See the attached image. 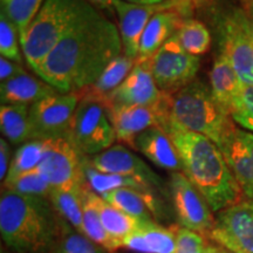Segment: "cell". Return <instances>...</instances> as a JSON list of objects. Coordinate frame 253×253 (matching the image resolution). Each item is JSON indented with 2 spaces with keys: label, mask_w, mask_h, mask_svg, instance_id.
I'll return each instance as SVG.
<instances>
[{
  "label": "cell",
  "mask_w": 253,
  "mask_h": 253,
  "mask_svg": "<svg viewBox=\"0 0 253 253\" xmlns=\"http://www.w3.org/2000/svg\"><path fill=\"white\" fill-rule=\"evenodd\" d=\"M121 52L119 28L88 2L37 75L59 93H79L91 86Z\"/></svg>",
  "instance_id": "cell-1"
},
{
  "label": "cell",
  "mask_w": 253,
  "mask_h": 253,
  "mask_svg": "<svg viewBox=\"0 0 253 253\" xmlns=\"http://www.w3.org/2000/svg\"><path fill=\"white\" fill-rule=\"evenodd\" d=\"M160 126L175 144L182 162V172L201 192L213 212L239 203L242 188L213 141L183 129L169 120L161 121Z\"/></svg>",
  "instance_id": "cell-2"
},
{
  "label": "cell",
  "mask_w": 253,
  "mask_h": 253,
  "mask_svg": "<svg viewBox=\"0 0 253 253\" xmlns=\"http://www.w3.org/2000/svg\"><path fill=\"white\" fill-rule=\"evenodd\" d=\"M49 199L4 189L0 197V232L17 253H52L61 226Z\"/></svg>",
  "instance_id": "cell-3"
},
{
  "label": "cell",
  "mask_w": 253,
  "mask_h": 253,
  "mask_svg": "<svg viewBox=\"0 0 253 253\" xmlns=\"http://www.w3.org/2000/svg\"><path fill=\"white\" fill-rule=\"evenodd\" d=\"M162 93L156 109L160 123L169 120L183 129L207 136L218 147L237 128L232 116L221 109L204 82L195 79L175 93Z\"/></svg>",
  "instance_id": "cell-4"
},
{
  "label": "cell",
  "mask_w": 253,
  "mask_h": 253,
  "mask_svg": "<svg viewBox=\"0 0 253 253\" xmlns=\"http://www.w3.org/2000/svg\"><path fill=\"white\" fill-rule=\"evenodd\" d=\"M87 5V0H45L21 43L25 60L36 74Z\"/></svg>",
  "instance_id": "cell-5"
},
{
  "label": "cell",
  "mask_w": 253,
  "mask_h": 253,
  "mask_svg": "<svg viewBox=\"0 0 253 253\" xmlns=\"http://www.w3.org/2000/svg\"><path fill=\"white\" fill-rule=\"evenodd\" d=\"M79 94L68 140L80 154L95 156L113 147L116 134L103 101L84 91Z\"/></svg>",
  "instance_id": "cell-6"
},
{
  "label": "cell",
  "mask_w": 253,
  "mask_h": 253,
  "mask_svg": "<svg viewBox=\"0 0 253 253\" xmlns=\"http://www.w3.org/2000/svg\"><path fill=\"white\" fill-rule=\"evenodd\" d=\"M220 52L227 56L244 84L253 86V36L248 15L242 8L233 9L219 23Z\"/></svg>",
  "instance_id": "cell-7"
},
{
  "label": "cell",
  "mask_w": 253,
  "mask_h": 253,
  "mask_svg": "<svg viewBox=\"0 0 253 253\" xmlns=\"http://www.w3.org/2000/svg\"><path fill=\"white\" fill-rule=\"evenodd\" d=\"M150 65L160 90L175 93L195 80L201 60L186 52L175 34L150 59Z\"/></svg>",
  "instance_id": "cell-8"
},
{
  "label": "cell",
  "mask_w": 253,
  "mask_h": 253,
  "mask_svg": "<svg viewBox=\"0 0 253 253\" xmlns=\"http://www.w3.org/2000/svg\"><path fill=\"white\" fill-rule=\"evenodd\" d=\"M84 155L68 138L45 140V151L37 170L56 189H74L86 184L84 173Z\"/></svg>",
  "instance_id": "cell-9"
},
{
  "label": "cell",
  "mask_w": 253,
  "mask_h": 253,
  "mask_svg": "<svg viewBox=\"0 0 253 253\" xmlns=\"http://www.w3.org/2000/svg\"><path fill=\"white\" fill-rule=\"evenodd\" d=\"M80 94L58 93L30 107L32 141L68 138Z\"/></svg>",
  "instance_id": "cell-10"
},
{
  "label": "cell",
  "mask_w": 253,
  "mask_h": 253,
  "mask_svg": "<svg viewBox=\"0 0 253 253\" xmlns=\"http://www.w3.org/2000/svg\"><path fill=\"white\" fill-rule=\"evenodd\" d=\"M169 189L179 225L198 233H210L214 224L213 211L188 177L182 171L171 172Z\"/></svg>",
  "instance_id": "cell-11"
},
{
  "label": "cell",
  "mask_w": 253,
  "mask_h": 253,
  "mask_svg": "<svg viewBox=\"0 0 253 253\" xmlns=\"http://www.w3.org/2000/svg\"><path fill=\"white\" fill-rule=\"evenodd\" d=\"M209 235L231 253H253V201L219 211Z\"/></svg>",
  "instance_id": "cell-12"
},
{
  "label": "cell",
  "mask_w": 253,
  "mask_h": 253,
  "mask_svg": "<svg viewBox=\"0 0 253 253\" xmlns=\"http://www.w3.org/2000/svg\"><path fill=\"white\" fill-rule=\"evenodd\" d=\"M114 8L119 18L122 52L126 56L134 60H137L142 34L155 14L167 9H175L181 13L175 0H166L157 5H137L125 0H114Z\"/></svg>",
  "instance_id": "cell-13"
},
{
  "label": "cell",
  "mask_w": 253,
  "mask_h": 253,
  "mask_svg": "<svg viewBox=\"0 0 253 253\" xmlns=\"http://www.w3.org/2000/svg\"><path fill=\"white\" fill-rule=\"evenodd\" d=\"M163 93L157 87L151 73L150 59L136 60L128 78L103 101L107 108L116 106H143L157 108Z\"/></svg>",
  "instance_id": "cell-14"
},
{
  "label": "cell",
  "mask_w": 253,
  "mask_h": 253,
  "mask_svg": "<svg viewBox=\"0 0 253 253\" xmlns=\"http://www.w3.org/2000/svg\"><path fill=\"white\" fill-rule=\"evenodd\" d=\"M89 162L99 171L132 177L153 189L163 186L162 178L142 158L122 144L113 145L109 149L95 155Z\"/></svg>",
  "instance_id": "cell-15"
},
{
  "label": "cell",
  "mask_w": 253,
  "mask_h": 253,
  "mask_svg": "<svg viewBox=\"0 0 253 253\" xmlns=\"http://www.w3.org/2000/svg\"><path fill=\"white\" fill-rule=\"evenodd\" d=\"M219 148L243 194L253 201V134L236 128Z\"/></svg>",
  "instance_id": "cell-16"
},
{
  "label": "cell",
  "mask_w": 253,
  "mask_h": 253,
  "mask_svg": "<svg viewBox=\"0 0 253 253\" xmlns=\"http://www.w3.org/2000/svg\"><path fill=\"white\" fill-rule=\"evenodd\" d=\"M108 116L116 134V140L135 150V140L141 132L160 126L156 109L143 106L109 107Z\"/></svg>",
  "instance_id": "cell-17"
},
{
  "label": "cell",
  "mask_w": 253,
  "mask_h": 253,
  "mask_svg": "<svg viewBox=\"0 0 253 253\" xmlns=\"http://www.w3.org/2000/svg\"><path fill=\"white\" fill-rule=\"evenodd\" d=\"M135 150L140 151L151 163L171 172L182 171V162L175 144L161 126L147 129L136 137Z\"/></svg>",
  "instance_id": "cell-18"
},
{
  "label": "cell",
  "mask_w": 253,
  "mask_h": 253,
  "mask_svg": "<svg viewBox=\"0 0 253 253\" xmlns=\"http://www.w3.org/2000/svg\"><path fill=\"white\" fill-rule=\"evenodd\" d=\"M210 84L213 99L221 109L231 115L244 90V84L240 81L232 63L221 52L214 59L210 72Z\"/></svg>",
  "instance_id": "cell-19"
},
{
  "label": "cell",
  "mask_w": 253,
  "mask_h": 253,
  "mask_svg": "<svg viewBox=\"0 0 253 253\" xmlns=\"http://www.w3.org/2000/svg\"><path fill=\"white\" fill-rule=\"evenodd\" d=\"M185 19L175 9H167L155 14L142 34L137 60L144 61L153 58L157 50L178 32Z\"/></svg>",
  "instance_id": "cell-20"
},
{
  "label": "cell",
  "mask_w": 253,
  "mask_h": 253,
  "mask_svg": "<svg viewBox=\"0 0 253 253\" xmlns=\"http://www.w3.org/2000/svg\"><path fill=\"white\" fill-rule=\"evenodd\" d=\"M101 197L107 203L140 220L155 221L154 217L160 216L161 204L151 191L121 188L107 192Z\"/></svg>",
  "instance_id": "cell-21"
},
{
  "label": "cell",
  "mask_w": 253,
  "mask_h": 253,
  "mask_svg": "<svg viewBox=\"0 0 253 253\" xmlns=\"http://www.w3.org/2000/svg\"><path fill=\"white\" fill-rule=\"evenodd\" d=\"M59 91L42 79H37L28 73H23L11 80L1 82L0 97L2 104H32L46 99Z\"/></svg>",
  "instance_id": "cell-22"
},
{
  "label": "cell",
  "mask_w": 253,
  "mask_h": 253,
  "mask_svg": "<svg viewBox=\"0 0 253 253\" xmlns=\"http://www.w3.org/2000/svg\"><path fill=\"white\" fill-rule=\"evenodd\" d=\"M122 248L137 253H175V229H167L155 221H145L140 229L122 240Z\"/></svg>",
  "instance_id": "cell-23"
},
{
  "label": "cell",
  "mask_w": 253,
  "mask_h": 253,
  "mask_svg": "<svg viewBox=\"0 0 253 253\" xmlns=\"http://www.w3.org/2000/svg\"><path fill=\"white\" fill-rule=\"evenodd\" d=\"M100 197L101 196L95 194L86 185L84 191V217L81 233L102 249L114 252L122 248V242L114 239L104 230L99 212Z\"/></svg>",
  "instance_id": "cell-24"
},
{
  "label": "cell",
  "mask_w": 253,
  "mask_h": 253,
  "mask_svg": "<svg viewBox=\"0 0 253 253\" xmlns=\"http://www.w3.org/2000/svg\"><path fill=\"white\" fill-rule=\"evenodd\" d=\"M135 65L136 60L128 58L125 54H120L108 63V66L104 68V71L91 86L81 91L94 95L104 101L116 88L121 86Z\"/></svg>",
  "instance_id": "cell-25"
},
{
  "label": "cell",
  "mask_w": 253,
  "mask_h": 253,
  "mask_svg": "<svg viewBox=\"0 0 253 253\" xmlns=\"http://www.w3.org/2000/svg\"><path fill=\"white\" fill-rule=\"evenodd\" d=\"M30 107L27 104H1L0 128L6 140L12 144L32 141Z\"/></svg>",
  "instance_id": "cell-26"
},
{
  "label": "cell",
  "mask_w": 253,
  "mask_h": 253,
  "mask_svg": "<svg viewBox=\"0 0 253 253\" xmlns=\"http://www.w3.org/2000/svg\"><path fill=\"white\" fill-rule=\"evenodd\" d=\"M84 181H86L88 188L99 196H103L107 192L121 188H132L142 190V191H151L153 190V188H150L148 184L132 178V177L99 171L91 166L89 160L86 156L84 160Z\"/></svg>",
  "instance_id": "cell-27"
},
{
  "label": "cell",
  "mask_w": 253,
  "mask_h": 253,
  "mask_svg": "<svg viewBox=\"0 0 253 253\" xmlns=\"http://www.w3.org/2000/svg\"><path fill=\"white\" fill-rule=\"evenodd\" d=\"M87 184L74 189L53 188L49 195V202L56 213L81 233L82 217H84V191Z\"/></svg>",
  "instance_id": "cell-28"
},
{
  "label": "cell",
  "mask_w": 253,
  "mask_h": 253,
  "mask_svg": "<svg viewBox=\"0 0 253 253\" xmlns=\"http://www.w3.org/2000/svg\"><path fill=\"white\" fill-rule=\"evenodd\" d=\"M99 212L104 230L114 239L122 240L135 232L145 221L137 219L130 214L123 212L120 209L107 203L102 197L99 201Z\"/></svg>",
  "instance_id": "cell-29"
},
{
  "label": "cell",
  "mask_w": 253,
  "mask_h": 253,
  "mask_svg": "<svg viewBox=\"0 0 253 253\" xmlns=\"http://www.w3.org/2000/svg\"><path fill=\"white\" fill-rule=\"evenodd\" d=\"M45 0H1V12L17 28L20 43Z\"/></svg>",
  "instance_id": "cell-30"
},
{
  "label": "cell",
  "mask_w": 253,
  "mask_h": 253,
  "mask_svg": "<svg viewBox=\"0 0 253 253\" xmlns=\"http://www.w3.org/2000/svg\"><path fill=\"white\" fill-rule=\"evenodd\" d=\"M176 36L183 48L191 55H204L210 49V31L202 21L196 19H185Z\"/></svg>",
  "instance_id": "cell-31"
},
{
  "label": "cell",
  "mask_w": 253,
  "mask_h": 253,
  "mask_svg": "<svg viewBox=\"0 0 253 253\" xmlns=\"http://www.w3.org/2000/svg\"><path fill=\"white\" fill-rule=\"evenodd\" d=\"M43 151H45V141L34 140L24 143L15 151L5 181H11L21 173L36 170L41 162Z\"/></svg>",
  "instance_id": "cell-32"
},
{
  "label": "cell",
  "mask_w": 253,
  "mask_h": 253,
  "mask_svg": "<svg viewBox=\"0 0 253 253\" xmlns=\"http://www.w3.org/2000/svg\"><path fill=\"white\" fill-rule=\"evenodd\" d=\"M2 188L20 195L34 196V197L49 198L53 186L40 175L38 170L21 173L11 181L2 183Z\"/></svg>",
  "instance_id": "cell-33"
},
{
  "label": "cell",
  "mask_w": 253,
  "mask_h": 253,
  "mask_svg": "<svg viewBox=\"0 0 253 253\" xmlns=\"http://www.w3.org/2000/svg\"><path fill=\"white\" fill-rule=\"evenodd\" d=\"M19 34L14 25L5 13H0V53L4 58L21 63V52L19 48Z\"/></svg>",
  "instance_id": "cell-34"
},
{
  "label": "cell",
  "mask_w": 253,
  "mask_h": 253,
  "mask_svg": "<svg viewBox=\"0 0 253 253\" xmlns=\"http://www.w3.org/2000/svg\"><path fill=\"white\" fill-rule=\"evenodd\" d=\"M52 253H104L99 245L79 232L62 235Z\"/></svg>",
  "instance_id": "cell-35"
},
{
  "label": "cell",
  "mask_w": 253,
  "mask_h": 253,
  "mask_svg": "<svg viewBox=\"0 0 253 253\" xmlns=\"http://www.w3.org/2000/svg\"><path fill=\"white\" fill-rule=\"evenodd\" d=\"M231 116L243 129L253 134V86L244 87Z\"/></svg>",
  "instance_id": "cell-36"
},
{
  "label": "cell",
  "mask_w": 253,
  "mask_h": 253,
  "mask_svg": "<svg viewBox=\"0 0 253 253\" xmlns=\"http://www.w3.org/2000/svg\"><path fill=\"white\" fill-rule=\"evenodd\" d=\"M175 253H202L208 246L201 233L186 227L175 226Z\"/></svg>",
  "instance_id": "cell-37"
},
{
  "label": "cell",
  "mask_w": 253,
  "mask_h": 253,
  "mask_svg": "<svg viewBox=\"0 0 253 253\" xmlns=\"http://www.w3.org/2000/svg\"><path fill=\"white\" fill-rule=\"evenodd\" d=\"M23 73H25V71L21 63L12 61L4 56L0 58V81L1 82L11 80Z\"/></svg>",
  "instance_id": "cell-38"
},
{
  "label": "cell",
  "mask_w": 253,
  "mask_h": 253,
  "mask_svg": "<svg viewBox=\"0 0 253 253\" xmlns=\"http://www.w3.org/2000/svg\"><path fill=\"white\" fill-rule=\"evenodd\" d=\"M11 150L8 142L4 137L0 138V179L4 182L11 168Z\"/></svg>",
  "instance_id": "cell-39"
},
{
  "label": "cell",
  "mask_w": 253,
  "mask_h": 253,
  "mask_svg": "<svg viewBox=\"0 0 253 253\" xmlns=\"http://www.w3.org/2000/svg\"><path fill=\"white\" fill-rule=\"evenodd\" d=\"M175 1L177 2V5H178L181 13L184 15L186 19H189V17L192 14V12H194V9L196 7H199V6L210 2L209 0H175Z\"/></svg>",
  "instance_id": "cell-40"
},
{
  "label": "cell",
  "mask_w": 253,
  "mask_h": 253,
  "mask_svg": "<svg viewBox=\"0 0 253 253\" xmlns=\"http://www.w3.org/2000/svg\"><path fill=\"white\" fill-rule=\"evenodd\" d=\"M87 1L97 9H112L114 7V0H87Z\"/></svg>",
  "instance_id": "cell-41"
},
{
  "label": "cell",
  "mask_w": 253,
  "mask_h": 253,
  "mask_svg": "<svg viewBox=\"0 0 253 253\" xmlns=\"http://www.w3.org/2000/svg\"><path fill=\"white\" fill-rule=\"evenodd\" d=\"M240 4H242V9L246 15L253 17V0H240Z\"/></svg>",
  "instance_id": "cell-42"
},
{
  "label": "cell",
  "mask_w": 253,
  "mask_h": 253,
  "mask_svg": "<svg viewBox=\"0 0 253 253\" xmlns=\"http://www.w3.org/2000/svg\"><path fill=\"white\" fill-rule=\"evenodd\" d=\"M125 1L131 2V4H137V5H157L162 4L166 0H125Z\"/></svg>",
  "instance_id": "cell-43"
},
{
  "label": "cell",
  "mask_w": 253,
  "mask_h": 253,
  "mask_svg": "<svg viewBox=\"0 0 253 253\" xmlns=\"http://www.w3.org/2000/svg\"><path fill=\"white\" fill-rule=\"evenodd\" d=\"M202 253H221L219 250L218 249H216V248H213V246H207V248H205V250Z\"/></svg>",
  "instance_id": "cell-44"
},
{
  "label": "cell",
  "mask_w": 253,
  "mask_h": 253,
  "mask_svg": "<svg viewBox=\"0 0 253 253\" xmlns=\"http://www.w3.org/2000/svg\"><path fill=\"white\" fill-rule=\"evenodd\" d=\"M248 23H249L250 31H251V33H252V36H253V17H249V15H248Z\"/></svg>",
  "instance_id": "cell-45"
},
{
  "label": "cell",
  "mask_w": 253,
  "mask_h": 253,
  "mask_svg": "<svg viewBox=\"0 0 253 253\" xmlns=\"http://www.w3.org/2000/svg\"><path fill=\"white\" fill-rule=\"evenodd\" d=\"M1 253H7V252H4V251H1Z\"/></svg>",
  "instance_id": "cell-46"
},
{
  "label": "cell",
  "mask_w": 253,
  "mask_h": 253,
  "mask_svg": "<svg viewBox=\"0 0 253 253\" xmlns=\"http://www.w3.org/2000/svg\"><path fill=\"white\" fill-rule=\"evenodd\" d=\"M209 1H211V0H209Z\"/></svg>",
  "instance_id": "cell-47"
}]
</instances>
